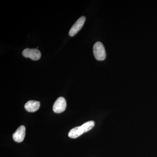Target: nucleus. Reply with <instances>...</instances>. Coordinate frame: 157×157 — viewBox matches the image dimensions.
Segmentation results:
<instances>
[{
  "instance_id": "obj_4",
  "label": "nucleus",
  "mask_w": 157,
  "mask_h": 157,
  "mask_svg": "<svg viewBox=\"0 0 157 157\" xmlns=\"http://www.w3.org/2000/svg\"><path fill=\"white\" fill-rule=\"evenodd\" d=\"M67 107V102L65 98L60 97L57 99L53 104V110L56 113H61L63 112Z\"/></svg>"
},
{
  "instance_id": "obj_5",
  "label": "nucleus",
  "mask_w": 157,
  "mask_h": 157,
  "mask_svg": "<svg viewBox=\"0 0 157 157\" xmlns=\"http://www.w3.org/2000/svg\"><path fill=\"white\" fill-rule=\"evenodd\" d=\"M25 135V128L24 126H21L13 134V138L15 142H22Z\"/></svg>"
},
{
  "instance_id": "obj_8",
  "label": "nucleus",
  "mask_w": 157,
  "mask_h": 157,
  "mask_svg": "<svg viewBox=\"0 0 157 157\" xmlns=\"http://www.w3.org/2000/svg\"><path fill=\"white\" fill-rule=\"evenodd\" d=\"M94 121H89L83 124L81 127L85 133L92 129L93 127L94 126Z\"/></svg>"
},
{
  "instance_id": "obj_7",
  "label": "nucleus",
  "mask_w": 157,
  "mask_h": 157,
  "mask_svg": "<svg viewBox=\"0 0 157 157\" xmlns=\"http://www.w3.org/2000/svg\"><path fill=\"white\" fill-rule=\"evenodd\" d=\"M84 133L81 126L76 127L70 130L68 134V136L70 138H76Z\"/></svg>"
},
{
  "instance_id": "obj_1",
  "label": "nucleus",
  "mask_w": 157,
  "mask_h": 157,
  "mask_svg": "<svg viewBox=\"0 0 157 157\" xmlns=\"http://www.w3.org/2000/svg\"><path fill=\"white\" fill-rule=\"evenodd\" d=\"M93 52L96 59L103 61L106 59V53L104 45L101 42H96L93 47Z\"/></svg>"
},
{
  "instance_id": "obj_2",
  "label": "nucleus",
  "mask_w": 157,
  "mask_h": 157,
  "mask_svg": "<svg viewBox=\"0 0 157 157\" xmlns=\"http://www.w3.org/2000/svg\"><path fill=\"white\" fill-rule=\"evenodd\" d=\"M22 55L25 57L29 58L33 60H38L41 58L40 52L36 48H26L22 52Z\"/></svg>"
},
{
  "instance_id": "obj_3",
  "label": "nucleus",
  "mask_w": 157,
  "mask_h": 157,
  "mask_svg": "<svg viewBox=\"0 0 157 157\" xmlns=\"http://www.w3.org/2000/svg\"><path fill=\"white\" fill-rule=\"evenodd\" d=\"M85 20L86 17L84 16H82L77 20V21L73 25L69 32V35L70 36H73L80 31L82 28Z\"/></svg>"
},
{
  "instance_id": "obj_6",
  "label": "nucleus",
  "mask_w": 157,
  "mask_h": 157,
  "mask_svg": "<svg viewBox=\"0 0 157 157\" xmlns=\"http://www.w3.org/2000/svg\"><path fill=\"white\" fill-rule=\"evenodd\" d=\"M40 106V103L39 101H30L26 103L25 108L28 112H34L39 109Z\"/></svg>"
}]
</instances>
